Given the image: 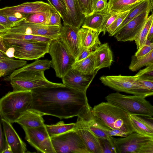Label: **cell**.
I'll return each mask as SVG.
<instances>
[{
	"instance_id": "cell-24",
	"label": "cell",
	"mask_w": 153,
	"mask_h": 153,
	"mask_svg": "<svg viewBox=\"0 0 153 153\" xmlns=\"http://www.w3.org/2000/svg\"><path fill=\"white\" fill-rule=\"evenodd\" d=\"M85 120L89 129L97 137L106 139L114 144V137L108 134V131L110 129L103 125L93 115L92 113L88 120Z\"/></svg>"
},
{
	"instance_id": "cell-42",
	"label": "cell",
	"mask_w": 153,
	"mask_h": 153,
	"mask_svg": "<svg viewBox=\"0 0 153 153\" xmlns=\"http://www.w3.org/2000/svg\"><path fill=\"white\" fill-rule=\"evenodd\" d=\"M61 18V17L58 13L51 12L49 15L45 25L52 26H62Z\"/></svg>"
},
{
	"instance_id": "cell-26",
	"label": "cell",
	"mask_w": 153,
	"mask_h": 153,
	"mask_svg": "<svg viewBox=\"0 0 153 153\" xmlns=\"http://www.w3.org/2000/svg\"><path fill=\"white\" fill-rule=\"evenodd\" d=\"M153 8V3L150 0L141 1L137 5L130 10L125 19L116 30L115 34L130 21L142 13L152 12Z\"/></svg>"
},
{
	"instance_id": "cell-25",
	"label": "cell",
	"mask_w": 153,
	"mask_h": 153,
	"mask_svg": "<svg viewBox=\"0 0 153 153\" xmlns=\"http://www.w3.org/2000/svg\"><path fill=\"white\" fill-rule=\"evenodd\" d=\"M108 13L106 10L100 12H94L85 16L82 27L90 29L100 34L103 24Z\"/></svg>"
},
{
	"instance_id": "cell-13",
	"label": "cell",
	"mask_w": 153,
	"mask_h": 153,
	"mask_svg": "<svg viewBox=\"0 0 153 153\" xmlns=\"http://www.w3.org/2000/svg\"><path fill=\"white\" fill-rule=\"evenodd\" d=\"M50 11L58 12L49 3L38 1L27 2L16 6L0 8V15L5 16L14 15L19 17L25 18L28 14Z\"/></svg>"
},
{
	"instance_id": "cell-20",
	"label": "cell",
	"mask_w": 153,
	"mask_h": 153,
	"mask_svg": "<svg viewBox=\"0 0 153 153\" xmlns=\"http://www.w3.org/2000/svg\"><path fill=\"white\" fill-rule=\"evenodd\" d=\"M67 9L66 24L80 29L85 16L83 14L77 0H64Z\"/></svg>"
},
{
	"instance_id": "cell-22",
	"label": "cell",
	"mask_w": 153,
	"mask_h": 153,
	"mask_svg": "<svg viewBox=\"0 0 153 153\" xmlns=\"http://www.w3.org/2000/svg\"><path fill=\"white\" fill-rule=\"evenodd\" d=\"M43 115L31 108L23 112L15 123L21 126L30 128H35L44 126Z\"/></svg>"
},
{
	"instance_id": "cell-12",
	"label": "cell",
	"mask_w": 153,
	"mask_h": 153,
	"mask_svg": "<svg viewBox=\"0 0 153 153\" xmlns=\"http://www.w3.org/2000/svg\"><path fill=\"white\" fill-rule=\"evenodd\" d=\"M21 126L25 131L26 140L37 151L44 153H56L45 125L35 128Z\"/></svg>"
},
{
	"instance_id": "cell-36",
	"label": "cell",
	"mask_w": 153,
	"mask_h": 153,
	"mask_svg": "<svg viewBox=\"0 0 153 153\" xmlns=\"http://www.w3.org/2000/svg\"><path fill=\"white\" fill-rule=\"evenodd\" d=\"M49 4L56 10L60 15L63 22V24H66L67 9L64 0H49Z\"/></svg>"
},
{
	"instance_id": "cell-45",
	"label": "cell",
	"mask_w": 153,
	"mask_h": 153,
	"mask_svg": "<svg viewBox=\"0 0 153 153\" xmlns=\"http://www.w3.org/2000/svg\"><path fill=\"white\" fill-rule=\"evenodd\" d=\"M137 78L140 85L145 89L153 91V80Z\"/></svg>"
},
{
	"instance_id": "cell-21",
	"label": "cell",
	"mask_w": 153,
	"mask_h": 153,
	"mask_svg": "<svg viewBox=\"0 0 153 153\" xmlns=\"http://www.w3.org/2000/svg\"><path fill=\"white\" fill-rule=\"evenodd\" d=\"M94 68L98 71L110 67L113 62V53L108 43L102 44L93 52Z\"/></svg>"
},
{
	"instance_id": "cell-19",
	"label": "cell",
	"mask_w": 153,
	"mask_h": 153,
	"mask_svg": "<svg viewBox=\"0 0 153 153\" xmlns=\"http://www.w3.org/2000/svg\"><path fill=\"white\" fill-rule=\"evenodd\" d=\"M99 34L98 32L89 28L82 27L80 28L77 37L80 52L86 48L94 51L102 43L99 40Z\"/></svg>"
},
{
	"instance_id": "cell-49",
	"label": "cell",
	"mask_w": 153,
	"mask_h": 153,
	"mask_svg": "<svg viewBox=\"0 0 153 153\" xmlns=\"http://www.w3.org/2000/svg\"><path fill=\"white\" fill-rule=\"evenodd\" d=\"M5 16L9 21L13 22L14 25L23 20L25 18L19 17L14 15H10Z\"/></svg>"
},
{
	"instance_id": "cell-10",
	"label": "cell",
	"mask_w": 153,
	"mask_h": 153,
	"mask_svg": "<svg viewBox=\"0 0 153 153\" xmlns=\"http://www.w3.org/2000/svg\"><path fill=\"white\" fill-rule=\"evenodd\" d=\"M51 138L56 153H90L75 129Z\"/></svg>"
},
{
	"instance_id": "cell-53",
	"label": "cell",
	"mask_w": 153,
	"mask_h": 153,
	"mask_svg": "<svg viewBox=\"0 0 153 153\" xmlns=\"http://www.w3.org/2000/svg\"><path fill=\"white\" fill-rule=\"evenodd\" d=\"M11 57H9L6 53L0 51V60H4Z\"/></svg>"
},
{
	"instance_id": "cell-38",
	"label": "cell",
	"mask_w": 153,
	"mask_h": 153,
	"mask_svg": "<svg viewBox=\"0 0 153 153\" xmlns=\"http://www.w3.org/2000/svg\"><path fill=\"white\" fill-rule=\"evenodd\" d=\"M134 76L140 79L153 80V63L140 70Z\"/></svg>"
},
{
	"instance_id": "cell-50",
	"label": "cell",
	"mask_w": 153,
	"mask_h": 153,
	"mask_svg": "<svg viewBox=\"0 0 153 153\" xmlns=\"http://www.w3.org/2000/svg\"><path fill=\"white\" fill-rule=\"evenodd\" d=\"M153 23H152L148 31L147 40L153 42Z\"/></svg>"
},
{
	"instance_id": "cell-57",
	"label": "cell",
	"mask_w": 153,
	"mask_h": 153,
	"mask_svg": "<svg viewBox=\"0 0 153 153\" xmlns=\"http://www.w3.org/2000/svg\"><path fill=\"white\" fill-rule=\"evenodd\" d=\"M150 0L151 1V2L153 3V1H152V0Z\"/></svg>"
},
{
	"instance_id": "cell-59",
	"label": "cell",
	"mask_w": 153,
	"mask_h": 153,
	"mask_svg": "<svg viewBox=\"0 0 153 153\" xmlns=\"http://www.w3.org/2000/svg\"><path fill=\"white\" fill-rule=\"evenodd\" d=\"M1 0H0V1H1Z\"/></svg>"
},
{
	"instance_id": "cell-4",
	"label": "cell",
	"mask_w": 153,
	"mask_h": 153,
	"mask_svg": "<svg viewBox=\"0 0 153 153\" xmlns=\"http://www.w3.org/2000/svg\"><path fill=\"white\" fill-rule=\"evenodd\" d=\"M2 39L7 48L6 54L9 57L24 60L38 59L44 57L48 52L51 42Z\"/></svg>"
},
{
	"instance_id": "cell-9",
	"label": "cell",
	"mask_w": 153,
	"mask_h": 153,
	"mask_svg": "<svg viewBox=\"0 0 153 153\" xmlns=\"http://www.w3.org/2000/svg\"><path fill=\"white\" fill-rule=\"evenodd\" d=\"M48 53L51 57V66L56 76L62 78L72 68L75 59L59 38L51 42Z\"/></svg>"
},
{
	"instance_id": "cell-17",
	"label": "cell",
	"mask_w": 153,
	"mask_h": 153,
	"mask_svg": "<svg viewBox=\"0 0 153 153\" xmlns=\"http://www.w3.org/2000/svg\"><path fill=\"white\" fill-rule=\"evenodd\" d=\"M79 29L68 25L63 24L59 38L75 59L80 52L77 37Z\"/></svg>"
},
{
	"instance_id": "cell-44",
	"label": "cell",
	"mask_w": 153,
	"mask_h": 153,
	"mask_svg": "<svg viewBox=\"0 0 153 153\" xmlns=\"http://www.w3.org/2000/svg\"><path fill=\"white\" fill-rule=\"evenodd\" d=\"M107 0H93L94 13L100 12L107 10Z\"/></svg>"
},
{
	"instance_id": "cell-43",
	"label": "cell",
	"mask_w": 153,
	"mask_h": 153,
	"mask_svg": "<svg viewBox=\"0 0 153 153\" xmlns=\"http://www.w3.org/2000/svg\"><path fill=\"white\" fill-rule=\"evenodd\" d=\"M122 13H117L111 14L108 12L103 24L101 33L102 32L103 35H105L107 32V29Z\"/></svg>"
},
{
	"instance_id": "cell-11",
	"label": "cell",
	"mask_w": 153,
	"mask_h": 153,
	"mask_svg": "<svg viewBox=\"0 0 153 153\" xmlns=\"http://www.w3.org/2000/svg\"><path fill=\"white\" fill-rule=\"evenodd\" d=\"M62 26H52L27 22L24 19L7 28L2 33L30 35L53 39L59 38Z\"/></svg>"
},
{
	"instance_id": "cell-2",
	"label": "cell",
	"mask_w": 153,
	"mask_h": 153,
	"mask_svg": "<svg viewBox=\"0 0 153 153\" xmlns=\"http://www.w3.org/2000/svg\"><path fill=\"white\" fill-rule=\"evenodd\" d=\"M93 115L105 126L128 135L134 132L127 111L107 102H102L91 109Z\"/></svg>"
},
{
	"instance_id": "cell-58",
	"label": "cell",
	"mask_w": 153,
	"mask_h": 153,
	"mask_svg": "<svg viewBox=\"0 0 153 153\" xmlns=\"http://www.w3.org/2000/svg\"><path fill=\"white\" fill-rule=\"evenodd\" d=\"M109 1H114V0H109Z\"/></svg>"
},
{
	"instance_id": "cell-29",
	"label": "cell",
	"mask_w": 153,
	"mask_h": 153,
	"mask_svg": "<svg viewBox=\"0 0 153 153\" xmlns=\"http://www.w3.org/2000/svg\"><path fill=\"white\" fill-rule=\"evenodd\" d=\"M93 52L86 58L79 61H75L72 68L87 75L92 74L98 72L94 68Z\"/></svg>"
},
{
	"instance_id": "cell-32",
	"label": "cell",
	"mask_w": 153,
	"mask_h": 153,
	"mask_svg": "<svg viewBox=\"0 0 153 153\" xmlns=\"http://www.w3.org/2000/svg\"><path fill=\"white\" fill-rule=\"evenodd\" d=\"M27 63L24 60L14 59L12 58L0 60V73H3L5 76L8 73L22 67Z\"/></svg>"
},
{
	"instance_id": "cell-16",
	"label": "cell",
	"mask_w": 153,
	"mask_h": 153,
	"mask_svg": "<svg viewBox=\"0 0 153 153\" xmlns=\"http://www.w3.org/2000/svg\"><path fill=\"white\" fill-rule=\"evenodd\" d=\"M75 130L90 153H102L99 139L89 129L86 121L78 117Z\"/></svg>"
},
{
	"instance_id": "cell-3",
	"label": "cell",
	"mask_w": 153,
	"mask_h": 153,
	"mask_svg": "<svg viewBox=\"0 0 153 153\" xmlns=\"http://www.w3.org/2000/svg\"><path fill=\"white\" fill-rule=\"evenodd\" d=\"M31 91L9 92L0 99V117L11 123L24 112L31 108L32 103Z\"/></svg>"
},
{
	"instance_id": "cell-27",
	"label": "cell",
	"mask_w": 153,
	"mask_h": 153,
	"mask_svg": "<svg viewBox=\"0 0 153 153\" xmlns=\"http://www.w3.org/2000/svg\"><path fill=\"white\" fill-rule=\"evenodd\" d=\"M142 0H109L107 3V11L108 13L113 14L123 13L130 10Z\"/></svg>"
},
{
	"instance_id": "cell-33",
	"label": "cell",
	"mask_w": 153,
	"mask_h": 153,
	"mask_svg": "<svg viewBox=\"0 0 153 153\" xmlns=\"http://www.w3.org/2000/svg\"><path fill=\"white\" fill-rule=\"evenodd\" d=\"M0 36L1 38L4 39L37 42H51L53 39H54L44 36L5 33H0Z\"/></svg>"
},
{
	"instance_id": "cell-5",
	"label": "cell",
	"mask_w": 153,
	"mask_h": 153,
	"mask_svg": "<svg viewBox=\"0 0 153 153\" xmlns=\"http://www.w3.org/2000/svg\"><path fill=\"white\" fill-rule=\"evenodd\" d=\"M105 99L107 102L130 114L153 119V106L144 97L126 95L117 92L109 94Z\"/></svg>"
},
{
	"instance_id": "cell-51",
	"label": "cell",
	"mask_w": 153,
	"mask_h": 153,
	"mask_svg": "<svg viewBox=\"0 0 153 153\" xmlns=\"http://www.w3.org/2000/svg\"><path fill=\"white\" fill-rule=\"evenodd\" d=\"M7 50V48L4 45L2 38L0 36V51L6 54Z\"/></svg>"
},
{
	"instance_id": "cell-23",
	"label": "cell",
	"mask_w": 153,
	"mask_h": 153,
	"mask_svg": "<svg viewBox=\"0 0 153 153\" xmlns=\"http://www.w3.org/2000/svg\"><path fill=\"white\" fill-rule=\"evenodd\" d=\"M129 120L134 132L150 137H153L152 122L141 116L129 114Z\"/></svg>"
},
{
	"instance_id": "cell-56",
	"label": "cell",
	"mask_w": 153,
	"mask_h": 153,
	"mask_svg": "<svg viewBox=\"0 0 153 153\" xmlns=\"http://www.w3.org/2000/svg\"><path fill=\"white\" fill-rule=\"evenodd\" d=\"M48 2V3H49V0H46Z\"/></svg>"
},
{
	"instance_id": "cell-47",
	"label": "cell",
	"mask_w": 153,
	"mask_h": 153,
	"mask_svg": "<svg viewBox=\"0 0 153 153\" xmlns=\"http://www.w3.org/2000/svg\"><path fill=\"white\" fill-rule=\"evenodd\" d=\"M0 24L7 28L10 27L14 25V24L9 21L5 16L1 15H0Z\"/></svg>"
},
{
	"instance_id": "cell-8",
	"label": "cell",
	"mask_w": 153,
	"mask_h": 153,
	"mask_svg": "<svg viewBox=\"0 0 153 153\" xmlns=\"http://www.w3.org/2000/svg\"><path fill=\"white\" fill-rule=\"evenodd\" d=\"M114 143L116 153H153V137L133 132L116 138Z\"/></svg>"
},
{
	"instance_id": "cell-55",
	"label": "cell",
	"mask_w": 153,
	"mask_h": 153,
	"mask_svg": "<svg viewBox=\"0 0 153 153\" xmlns=\"http://www.w3.org/2000/svg\"><path fill=\"white\" fill-rule=\"evenodd\" d=\"M4 76V74L3 73H0V77Z\"/></svg>"
},
{
	"instance_id": "cell-37",
	"label": "cell",
	"mask_w": 153,
	"mask_h": 153,
	"mask_svg": "<svg viewBox=\"0 0 153 153\" xmlns=\"http://www.w3.org/2000/svg\"><path fill=\"white\" fill-rule=\"evenodd\" d=\"M130 10L123 12L107 29L109 36H114L117 28L125 19Z\"/></svg>"
},
{
	"instance_id": "cell-46",
	"label": "cell",
	"mask_w": 153,
	"mask_h": 153,
	"mask_svg": "<svg viewBox=\"0 0 153 153\" xmlns=\"http://www.w3.org/2000/svg\"><path fill=\"white\" fill-rule=\"evenodd\" d=\"M94 51L90 48L82 49L75 59V61H79L86 58L92 53Z\"/></svg>"
},
{
	"instance_id": "cell-39",
	"label": "cell",
	"mask_w": 153,
	"mask_h": 153,
	"mask_svg": "<svg viewBox=\"0 0 153 153\" xmlns=\"http://www.w3.org/2000/svg\"><path fill=\"white\" fill-rule=\"evenodd\" d=\"M82 13L85 16L93 14V0H77Z\"/></svg>"
},
{
	"instance_id": "cell-41",
	"label": "cell",
	"mask_w": 153,
	"mask_h": 153,
	"mask_svg": "<svg viewBox=\"0 0 153 153\" xmlns=\"http://www.w3.org/2000/svg\"><path fill=\"white\" fill-rule=\"evenodd\" d=\"M100 145L102 153H116L114 144L108 140L99 138Z\"/></svg>"
},
{
	"instance_id": "cell-6",
	"label": "cell",
	"mask_w": 153,
	"mask_h": 153,
	"mask_svg": "<svg viewBox=\"0 0 153 153\" xmlns=\"http://www.w3.org/2000/svg\"><path fill=\"white\" fill-rule=\"evenodd\" d=\"M44 71H25L19 73L10 80L13 91H32L37 88L65 86L51 82L45 77Z\"/></svg>"
},
{
	"instance_id": "cell-31",
	"label": "cell",
	"mask_w": 153,
	"mask_h": 153,
	"mask_svg": "<svg viewBox=\"0 0 153 153\" xmlns=\"http://www.w3.org/2000/svg\"><path fill=\"white\" fill-rule=\"evenodd\" d=\"M152 63H153V50L146 55L139 58H137L134 55H133L129 69L132 71H135Z\"/></svg>"
},
{
	"instance_id": "cell-40",
	"label": "cell",
	"mask_w": 153,
	"mask_h": 153,
	"mask_svg": "<svg viewBox=\"0 0 153 153\" xmlns=\"http://www.w3.org/2000/svg\"><path fill=\"white\" fill-rule=\"evenodd\" d=\"M153 50V42L147 40L146 42L137 49L134 55L137 58H139L148 54Z\"/></svg>"
},
{
	"instance_id": "cell-48",
	"label": "cell",
	"mask_w": 153,
	"mask_h": 153,
	"mask_svg": "<svg viewBox=\"0 0 153 153\" xmlns=\"http://www.w3.org/2000/svg\"><path fill=\"white\" fill-rule=\"evenodd\" d=\"M2 125L1 119L0 117V153H2L5 145V141L4 142V140Z\"/></svg>"
},
{
	"instance_id": "cell-28",
	"label": "cell",
	"mask_w": 153,
	"mask_h": 153,
	"mask_svg": "<svg viewBox=\"0 0 153 153\" xmlns=\"http://www.w3.org/2000/svg\"><path fill=\"white\" fill-rule=\"evenodd\" d=\"M51 67V60L48 59H37L31 63L26 64L24 66L16 70L4 79L10 81V79L17 74L25 71H44L49 69Z\"/></svg>"
},
{
	"instance_id": "cell-15",
	"label": "cell",
	"mask_w": 153,
	"mask_h": 153,
	"mask_svg": "<svg viewBox=\"0 0 153 153\" xmlns=\"http://www.w3.org/2000/svg\"><path fill=\"white\" fill-rule=\"evenodd\" d=\"M97 72L90 75L83 74L72 68L62 79L63 84L71 88L86 93L88 88Z\"/></svg>"
},
{
	"instance_id": "cell-30",
	"label": "cell",
	"mask_w": 153,
	"mask_h": 153,
	"mask_svg": "<svg viewBox=\"0 0 153 153\" xmlns=\"http://www.w3.org/2000/svg\"><path fill=\"white\" fill-rule=\"evenodd\" d=\"M45 127L50 137L57 136L74 129L76 123L65 124L63 121L52 125H45Z\"/></svg>"
},
{
	"instance_id": "cell-14",
	"label": "cell",
	"mask_w": 153,
	"mask_h": 153,
	"mask_svg": "<svg viewBox=\"0 0 153 153\" xmlns=\"http://www.w3.org/2000/svg\"><path fill=\"white\" fill-rule=\"evenodd\" d=\"M149 12L140 13L131 20L114 35L118 41H135L137 38L148 17Z\"/></svg>"
},
{
	"instance_id": "cell-52",
	"label": "cell",
	"mask_w": 153,
	"mask_h": 153,
	"mask_svg": "<svg viewBox=\"0 0 153 153\" xmlns=\"http://www.w3.org/2000/svg\"><path fill=\"white\" fill-rule=\"evenodd\" d=\"M13 153L10 146L5 142V145L2 153Z\"/></svg>"
},
{
	"instance_id": "cell-7",
	"label": "cell",
	"mask_w": 153,
	"mask_h": 153,
	"mask_svg": "<svg viewBox=\"0 0 153 153\" xmlns=\"http://www.w3.org/2000/svg\"><path fill=\"white\" fill-rule=\"evenodd\" d=\"M99 79L104 85L118 91L146 98L153 94V91L146 90L140 85L134 76H102Z\"/></svg>"
},
{
	"instance_id": "cell-54",
	"label": "cell",
	"mask_w": 153,
	"mask_h": 153,
	"mask_svg": "<svg viewBox=\"0 0 153 153\" xmlns=\"http://www.w3.org/2000/svg\"><path fill=\"white\" fill-rule=\"evenodd\" d=\"M7 29L4 26L0 24V33L4 32Z\"/></svg>"
},
{
	"instance_id": "cell-34",
	"label": "cell",
	"mask_w": 153,
	"mask_h": 153,
	"mask_svg": "<svg viewBox=\"0 0 153 153\" xmlns=\"http://www.w3.org/2000/svg\"><path fill=\"white\" fill-rule=\"evenodd\" d=\"M152 23L153 14L152 12V14L147 18L145 25L140 32L137 38L134 41L137 49L146 42L148 31Z\"/></svg>"
},
{
	"instance_id": "cell-18",
	"label": "cell",
	"mask_w": 153,
	"mask_h": 153,
	"mask_svg": "<svg viewBox=\"0 0 153 153\" xmlns=\"http://www.w3.org/2000/svg\"><path fill=\"white\" fill-rule=\"evenodd\" d=\"M5 142L10 147L13 153H25L26 145L13 128L12 123L1 119Z\"/></svg>"
},
{
	"instance_id": "cell-35",
	"label": "cell",
	"mask_w": 153,
	"mask_h": 153,
	"mask_svg": "<svg viewBox=\"0 0 153 153\" xmlns=\"http://www.w3.org/2000/svg\"><path fill=\"white\" fill-rule=\"evenodd\" d=\"M53 11L28 14L26 16L24 20L27 22L45 25L49 15Z\"/></svg>"
},
{
	"instance_id": "cell-1",
	"label": "cell",
	"mask_w": 153,
	"mask_h": 153,
	"mask_svg": "<svg viewBox=\"0 0 153 153\" xmlns=\"http://www.w3.org/2000/svg\"><path fill=\"white\" fill-rule=\"evenodd\" d=\"M31 91V108L44 115L61 119L75 116L85 119L91 113L86 93L65 86L36 89Z\"/></svg>"
}]
</instances>
